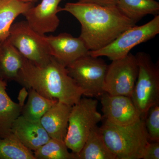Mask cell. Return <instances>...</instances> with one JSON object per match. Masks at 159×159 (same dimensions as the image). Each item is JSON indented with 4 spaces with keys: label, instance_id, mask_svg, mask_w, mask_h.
Masks as SVG:
<instances>
[{
    "label": "cell",
    "instance_id": "cell-9",
    "mask_svg": "<svg viewBox=\"0 0 159 159\" xmlns=\"http://www.w3.org/2000/svg\"><path fill=\"white\" fill-rule=\"evenodd\" d=\"M139 73L135 55L129 53L120 59L112 61L107 66L104 90L111 95L131 97Z\"/></svg>",
    "mask_w": 159,
    "mask_h": 159
},
{
    "label": "cell",
    "instance_id": "cell-3",
    "mask_svg": "<svg viewBox=\"0 0 159 159\" xmlns=\"http://www.w3.org/2000/svg\"><path fill=\"white\" fill-rule=\"evenodd\" d=\"M104 142L117 159H141L149 142L145 119L132 125H118L104 121L99 127Z\"/></svg>",
    "mask_w": 159,
    "mask_h": 159
},
{
    "label": "cell",
    "instance_id": "cell-24",
    "mask_svg": "<svg viewBox=\"0 0 159 159\" xmlns=\"http://www.w3.org/2000/svg\"><path fill=\"white\" fill-rule=\"evenodd\" d=\"M142 159H159V142H149L144 148Z\"/></svg>",
    "mask_w": 159,
    "mask_h": 159
},
{
    "label": "cell",
    "instance_id": "cell-23",
    "mask_svg": "<svg viewBox=\"0 0 159 159\" xmlns=\"http://www.w3.org/2000/svg\"><path fill=\"white\" fill-rule=\"evenodd\" d=\"M145 121L149 141L159 142V103L149 109Z\"/></svg>",
    "mask_w": 159,
    "mask_h": 159
},
{
    "label": "cell",
    "instance_id": "cell-11",
    "mask_svg": "<svg viewBox=\"0 0 159 159\" xmlns=\"http://www.w3.org/2000/svg\"><path fill=\"white\" fill-rule=\"evenodd\" d=\"M46 39L51 56L66 66L87 55L89 51L80 38L74 37L68 33L46 35Z\"/></svg>",
    "mask_w": 159,
    "mask_h": 159
},
{
    "label": "cell",
    "instance_id": "cell-2",
    "mask_svg": "<svg viewBox=\"0 0 159 159\" xmlns=\"http://www.w3.org/2000/svg\"><path fill=\"white\" fill-rule=\"evenodd\" d=\"M16 81L48 99L71 106L84 96L83 90L69 75L66 66L52 56L48 62L42 66L25 58Z\"/></svg>",
    "mask_w": 159,
    "mask_h": 159
},
{
    "label": "cell",
    "instance_id": "cell-19",
    "mask_svg": "<svg viewBox=\"0 0 159 159\" xmlns=\"http://www.w3.org/2000/svg\"><path fill=\"white\" fill-rule=\"evenodd\" d=\"M116 6L136 24L148 14H159V3L154 0H117Z\"/></svg>",
    "mask_w": 159,
    "mask_h": 159
},
{
    "label": "cell",
    "instance_id": "cell-7",
    "mask_svg": "<svg viewBox=\"0 0 159 159\" xmlns=\"http://www.w3.org/2000/svg\"><path fill=\"white\" fill-rule=\"evenodd\" d=\"M159 33V15L141 26L135 25L122 32L113 41L102 49L89 51L94 57L106 56L111 60L123 58L132 49L142 43L152 39Z\"/></svg>",
    "mask_w": 159,
    "mask_h": 159
},
{
    "label": "cell",
    "instance_id": "cell-1",
    "mask_svg": "<svg viewBox=\"0 0 159 159\" xmlns=\"http://www.w3.org/2000/svg\"><path fill=\"white\" fill-rule=\"evenodd\" d=\"M59 11L70 13L81 25L79 37L89 51H95L107 46L122 32L136 25L124 15L116 5L102 6L77 2L67 3Z\"/></svg>",
    "mask_w": 159,
    "mask_h": 159
},
{
    "label": "cell",
    "instance_id": "cell-12",
    "mask_svg": "<svg viewBox=\"0 0 159 159\" xmlns=\"http://www.w3.org/2000/svg\"><path fill=\"white\" fill-rule=\"evenodd\" d=\"M62 0H42L36 6H33L23 15L29 26L43 35L56 31L60 20L57 14L59 12V3Z\"/></svg>",
    "mask_w": 159,
    "mask_h": 159
},
{
    "label": "cell",
    "instance_id": "cell-14",
    "mask_svg": "<svg viewBox=\"0 0 159 159\" xmlns=\"http://www.w3.org/2000/svg\"><path fill=\"white\" fill-rule=\"evenodd\" d=\"M72 107L58 101L42 117L40 122L50 138L64 142Z\"/></svg>",
    "mask_w": 159,
    "mask_h": 159
},
{
    "label": "cell",
    "instance_id": "cell-4",
    "mask_svg": "<svg viewBox=\"0 0 159 159\" xmlns=\"http://www.w3.org/2000/svg\"><path fill=\"white\" fill-rule=\"evenodd\" d=\"M98 102L97 99L84 97L72 106L64 142L75 154L81 150L92 129L102 121Z\"/></svg>",
    "mask_w": 159,
    "mask_h": 159
},
{
    "label": "cell",
    "instance_id": "cell-26",
    "mask_svg": "<svg viewBox=\"0 0 159 159\" xmlns=\"http://www.w3.org/2000/svg\"><path fill=\"white\" fill-rule=\"evenodd\" d=\"M29 95V92L27 91V89L24 87L22 89L20 90L17 99L18 100L19 105L22 108L25 106L26 99Z\"/></svg>",
    "mask_w": 159,
    "mask_h": 159
},
{
    "label": "cell",
    "instance_id": "cell-18",
    "mask_svg": "<svg viewBox=\"0 0 159 159\" xmlns=\"http://www.w3.org/2000/svg\"><path fill=\"white\" fill-rule=\"evenodd\" d=\"M34 6L33 3L17 0H0V42L8 39L10 28L16 18Z\"/></svg>",
    "mask_w": 159,
    "mask_h": 159
},
{
    "label": "cell",
    "instance_id": "cell-16",
    "mask_svg": "<svg viewBox=\"0 0 159 159\" xmlns=\"http://www.w3.org/2000/svg\"><path fill=\"white\" fill-rule=\"evenodd\" d=\"M7 86V81L0 76V138L11 133L12 124L20 116L22 108L9 97Z\"/></svg>",
    "mask_w": 159,
    "mask_h": 159
},
{
    "label": "cell",
    "instance_id": "cell-21",
    "mask_svg": "<svg viewBox=\"0 0 159 159\" xmlns=\"http://www.w3.org/2000/svg\"><path fill=\"white\" fill-rule=\"evenodd\" d=\"M0 159H35L32 151L26 148L11 133L0 138Z\"/></svg>",
    "mask_w": 159,
    "mask_h": 159
},
{
    "label": "cell",
    "instance_id": "cell-6",
    "mask_svg": "<svg viewBox=\"0 0 159 159\" xmlns=\"http://www.w3.org/2000/svg\"><path fill=\"white\" fill-rule=\"evenodd\" d=\"M108 65L100 57L88 54L67 66L69 75L84 91V96L101 97Z\"/></svg>",
    "mask_w": 159,
    "mask_h": 159
},
{
    "label": "cell",
    "instance_id": "cell-8",
    "mask_svg": "<svg viewBox=\"0 0 159 159\" xmlns=\"http://www.w3.org/2000/svg\"><path fill=\"white\" fill-rule=\"evenodd\" d=\"M8 39L23 57L35 64L44 65L52 57L46 35L31 29L26 21L12 24Z\"/></svg>",
    "mask_w": 159,
    "mask_h": 159
},
{
    "label": "cell",
    "instance_id": "cell-25",
    "mask_svg": "<svg viewBox=\"0 0 159 159\" xmlns=\"http://www.w3.org/2000/svg\"><path fill=\"white\" fill-rule=\"evenodd\" d=\"M79 2L96 4L102 6H112L116 5L117 0H78Z\"/></svg>",
    "mask_w": 159,
    "mask_h": 159
},
{
    "label": "cell",
    "instance_id": "cell-20",
    "mask_svg": "<svg viewBox=\"0 0 159 159\" xmlns=\"http://www.w3.org/2000/svg\"><path fill=\"white\" fill-rule=\"evenodd\" d=\"M29 95L21 115L31 121H40L44 115L57 102L43 97L32 89H28Z\"/></svg>",
    "mask_w": 159,
    "mask_h": 159
},
{
    "label": "cell",
    "instance_id": "cell-15",
    "mask_svg": "<svg viewBox=\"0 0 159 159\" xmlns=\"http://www.w3.org/2000/svg\"><path fill=\"white\" fill-rule=\"evenodd\" d=\"M24 59L8 39L0 42V76L3 79L16 81Z\"/></svg>",
    "mask_w": 159,
    "mask_h": 159
},
{
    "label": "cell",
    "instance_id": "cell-22",
    "mask_svg": "<svg viewBox=\"0 0 159 159\" xmlns=\"http://www.w3.org/2000/svg\"><path fill=\"white\" fill-rule=\"evenodd\" d=\"M33 154L35 159H75V154L69 152L64 141L51 138Z\"/></svg>",
    "mask_w": 159,
    "mask_h": 159
},
{
    "label": "cell",
    "instance_id": "cell-13",
    "mask_svg": "<svg viewBox=\"0 0 159 159\" xmlns=\"http://www.w3.org/2000/svg\"><path fill=\"white\" fill-rule=\"evenodd\" d=\"M11 132L31 151L37 150L50 139L40 121H30L21 115L13 122Z\"/></svg>",
    "mask_w": 159,
    "mask_h": 159
},
{
    "label": "cell",
    "instance_id": "cell-10",
    "mask_svg": "<svg viewBox=\"0 0 159 159\" xmlns=\"http://www.w3.org/2000/svg\"><path fill=\"white\" fill-rule=\"evenodd\" d=\"M102 119L115 125H132L142 119L141 115L130 97L111 95L104 93L101 96Z\"/></svg>",
    "mask_w": 159,
    "mask_h": 159
},
{
    "label": "cell",
    "instance_id": "cell-5",
    "mask_svg": "<svg viewBox=\"0 0 159 159\" xmlns=\"http://www.w3.org/2000/svg\"><path fill=\"white\" fill-rule=\"evenodd\" d=\"M135 56L139 73L131 98L142 119H145L149 109L159 103V64L145 52H138Z\"/></svg>",
    "mask_w": 159,
    "mask_h": 159
},
{
    "label": "cell",
    "instance_id": "cell-27",
    "mask_svg": "<svg viewBox=\"0 0 159 159\" xmlns=\"http://www.w3.org/2000/svg\"><path fill=\"white\" fill-rule=\"evenodd\" d=\"M17 1L23 2L31 3L34 4V3L38 2L39 0H17Z\"/></svg>",
    "mask_w": 159,
    "mask_h": 159
},
{
    "label": "cell",
    "instance_id": "cell-17",
    "mask_svg": "<svg viewBox=\"0 0 159 159\" xmlns=\"http://www.w3.org/2000/svg\"><path fill=\"white\" fill-rule=\"evenodd\" d=\"M75 156V159H117L106 144L97 125L91 131L82 148Z\"/></svg>",
    "mask_w": 159,
    "mask_h": 159
}]
</instances>
